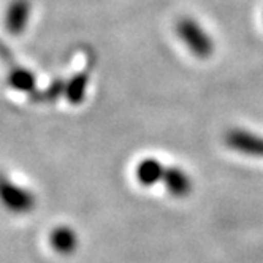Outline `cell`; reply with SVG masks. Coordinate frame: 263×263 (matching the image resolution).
<instances>
[{"mask_svg":"<svg viewBox=\"0 0 263 263\" xmlns=\"http://www.w3.org/2000/svg\"><path fill=\"white\" fill-rule=\"evenodd\" d=\"M163 172H165V166L159 160L144 159L137 165L135 176H137V179H138V182L141 185L149 187V185H154L159 181H162Z\"/></svg>","mask_w":263,"mask_h":263,"instance_id":"6","label":"cell"},{"mask_svg":"<svg viewBox=\"0 0 263 263\" xmlns=\"http://www.w3.org/2000/svg\"><path fill=\"white\" fill-rule=\"evenodd\" d=\"M51 248L59 254H71L78 248V236L70 227H58L49 236Z\"/></svg>","mask_w":263,"mask_h":263,"instance_id":"7","label":"cell"},{"mask_svg":"<svg viewBox=\"0 0 263 263\" xmlns=\"http://www.w3.org/2000/svg\"><path fill=\"white\" fill-rule=\"evenodd\" d=\"M225 141H227L229 147H232L233 151H238L246 156L263 157V137L254 135L248 130H230L227 137H225Z\"/></svg>","mask_w":263,"mask_h":263,"instance_id":"3","label":"cell"},{"mask_svg":"<svg viewBox=\"0 0 263 263\" xmlns=\"http://www.w3.org/2000/svg\"><path fill=\"white\" fill-rule=\"evenodd\" d=\"M87 84H89L87 73L77 74L74 78H71L70 81L65 83V93H64V96L71 103H80V102H83V99L86 96Z\"/></svg>","mask_w":263,"mask_h":263,"instance_id":"9","label":"cell"},{"mask_svg":"<svg viewBox=\"0 0 263 263\" xmlns=\"http://www.w3.org/2000/svg\"><path fill=\"white\" fill-rule=\"evenodd\" d=\"M162 181H163L165 189L176 198L189 197L194 189V182L191 176L187 175L182 168H178V166H165Z\"/></svg>","mask_w":263,"mask_h":263,"instance_id":"4","label":"cell"},{"mask_svg":"<svg viewBox=\"0 0 263 263\" xmlns=\"http://www.w3.org/2000/svg\"><path fill=\"white\" fill-rule=\"evenodd\" d=\"M8 84L16 89V90H21V92H33L35 90V77L33 73L23 68V67H14L11 68L10 74H8Z\"/></svg>","mask_w":263,"mask_h":263,"instance_id":"8","label":"cell"},{"mask_svg":"<svg viewBox=\"0 0 263 263\" xmlns=\"http://www.w3.org/2000/svg\"><path fill=\"white\" fill-rule=\"evenodd\" d=\"M176 33L182 40V43L187 46V49L194 52L197 58L206 59L213 54L214 51L213 39L197 21L184 17L176 26Z\"/></svg>","mask_w":263,"mask_h":263,"instance_id":"1","label":"cell"},{"mask_svg":"<svg viewBox=\"0 0 263 263\" xmlns=\"http://www.w3.org/2000/svg\"><path fill=\"white\" fill-rule=\"evenodd\" d=\"M30 17L29 0H14L7 11V27L11 33L20 35L26 30Z\"/></svg>","mask_w":263,"mask_h":263,"instance_id":"5","label":"cell"},{"mask_svg":"<svg viewBox=\"0 0 263 263\" xmlns=\"http://www.w3.org/2000/svg\"><path fill=\"white\" fill-rule=\"evenodd\" d=\"M0 203L14 214H29L35 210L36 197L26 187L17 185L7 176L0 175Z\"/></svg>","mask_w":263,"mask_h":263,"instance_id":"2","label":"cell"}]
</instances>
